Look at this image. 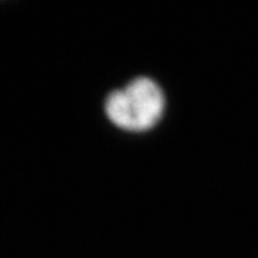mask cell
I'll use <instances>...</instances> for the list:
<instances>
[{"instance_id": "cell-1", "label": "cell", "mask_w": 258, "mask_h": 258, "mask_svg": "<svg viewBox=\"0 0 258 258\" xmlns=\"http://www.w3.org/2000/svg\"><path fill=\"white\" fill-rule=\"evenodd\" d=\"M165 109L161 86L149 78H137L116 89L105 101V112L115 126L142 132L155 126Z\"/></svg>"}]
</instances>
